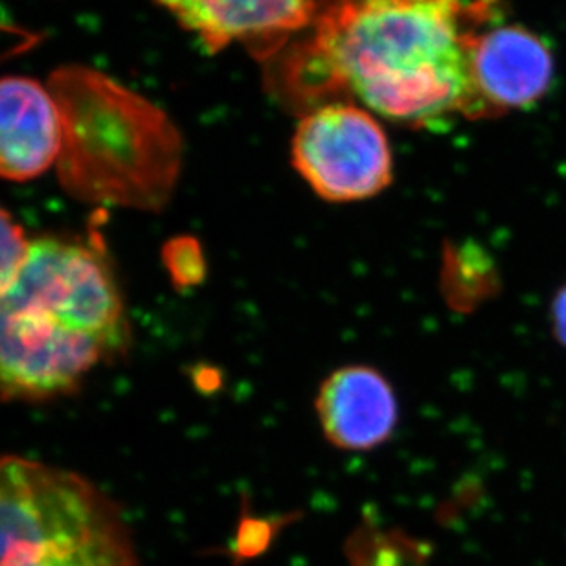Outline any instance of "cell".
Wrapping results in <instances>:
<instances>
[{"label":"cell","instance_id":"277c9868","mask_svg":"<svg viewBox=\"0 0 566 566\" xmlns=\"http://www.w3.org/2000/svg\"><path fill=\"white\" fill-rule=\"evenodd\" d=\"M0 566H138L122 507L82 474L0 457Z\"/></svg>","mask_w":566,"mask_h":566},{"label":"cell","instance_id":"7a4b0ae2","mask_svg":"<svg viewBox=\"0 0 566 566\" xmlns=\"http://www.w3.org/2000/svg\"><path fill=\"white\" fill-rule=\"evenodd\" d=\"M132 346L120 285L93 241L46 235L0 291V398L74 392Z\"/></svg>","mask_w":566,"mask_h":566},{"label":"cell","instance_id":"4fadbf2b","mask_svg":"<svg viewBox=\"0 0 566 566\" xmlns=\"http://www.w3.org/2000/svg\"><path fill=\"white\" fill-rule=\"evenodd\" d=\"M30 240L21 224L0 208V291L11 282L27 258Z\"/></svg>","mask_w":566,"mask_h":566},{"label":"cell","instance_id":"ba28073f","mask_svg":"<svg viewBox=\"0 0 566 566\" xmlns=\"http://www.w3.org/2000/svg\"><path fill=\"white\" fill-rule=\"evenodd\" d=\"M316 420L329 446L368 452L385 446L398 427L399 403L392 382L370 365H346L321 382Z\"/></svg>","mask_w":566,"mask_h":566},{"label":"cell","instance_id":"5bb4252c","mask_svg":"<svg viewBox=\"0 0 566 566\" xmlns=\"http://www.w3.org/2000/svg\"><path fill=\"white\" fill-rule=\"evenodd\" d=\"M552 326L559 343L566 346V285L559 289L552 304Z\"/></svg>","mask_w":566,"mask_h":566},{"label":"cell","instance_id":"8992f818","mask_svg":"<svg viewBox=\"0 0 566 566\" xmlns=\"http://www.w3.org/2000/svg\"><path fill=\"white\" fill-rule=\"evenodd\" d=\"M210 52L241 44L258 60L273 61L304 33L315 0H153Z\"/></svg>","mask_w":566,"mask_h":566},{"label":"cell","instance_id":"8fae6325","mask_svg":"<svg viewBox=\"0 0 566 566\" xmlns=\"http://www.w3.org/2000/svg\"><path fill=\"white\" fill-rule=\"evenodd\" d=\"M300 518H302L300 512L254 515L251 512V504L243 495L234 537L227 543L223 554L232 562V566H247L254 559L265 556L273 548L283 530L298 523Z\"/></svg>","mask_w":566,"mask_h":566},{"label":"cell","instance_id":"5b68a950","mask_svg":"<svg viewBox=\"0 0 566 566\" xmlns=\"http://www.w3.org/2000/svg\"><path fill=\"white\" fill-rule=\"evenodd\" d=\"M291 163L305 185L327 202H359L392 185L387 133L370 111L332 102L307 111L291 142Z\"/></svg>","mask_w":566,"mask_h":566},{"label":"cell","instance_id":"6da1fadb","mask_svg":"<svg viewBox=\"0 0 566 566\" xmlns=\"http://www.w3.org/2000/svg\"><path fill=\"white\" fill-rule=\"evenodd\" d=\"M499 0H315L273 61L274 93L307 111L354 102L407 126L480 120L471 52Z\"/></svg>","mask_w":566,"mask_h":566},{"label":"cell","instance_id":"3957f363","mask_svg":"<svg viewBox=\"0 0 566 566\" xmlns=\"http://www.w3.org/2000/svg\"><path fill=\"white\" fill-rule=\"evenodd\" d=\"M46 85L60 111L61 188L87 205L164 210L185 160L182 135L168 113L91 66H60Z\"/></svg>","mask_w":566,"mask_h":566},{"label":"cell","instance_id":"7c38bea8","mask_svg":"<svg viewBox=\"0 0 566 566\" xmlns=\"http://www.w3.org/2000/svg\"><path fill=\"white\" fill-rule=\"evenodd\" d=\"M164 265L175 287L191 289L207 279L208 268L201 243L191 235H179L164 245Z\"/></svg>","mask_w":566,"mask_h":566},{"label":"cell","instance_id":"30bf717a","mask_svg":"<svg viewBox=\"0 0 566 566\" xmlns=\"http://www.w3.org/2000/svg\"><path fill=\"white\" fill-rule=\"evenodd\" d=\"M432 548L403 530L381 528L368 517L344 543L348 566H427Z\"/></svg>","mask_w":566,"mask_h":566},{"label":"cell","instance_id":"52a82bcc","mask_svg":"<svg viewBox=\"0 0 566 566\" xmlns=\"http://www.w3.org/2000/svg\"><path fill=\"white\" fill-rule=\"evenodd\" d=\"M548 44L521 24H491L471 52V82L479 118H496L537 104L554 80Z\"/></svg>","mask_w":566,"mask_h":566},{"label":"cell","instance_id":"9c48e42d","mask_svg":"<svg viewBox=\"0 0 566 566\" xmlns=\"http://www.w3.org/2000/svg\"><path fill=\"white\" fill-rule=\"evenodd\" d=\"M61 120L49 85L0 77V179L27 182L57 163Z\"/></svg>","mask_w":566,"mask_h":566}]
</instances>
